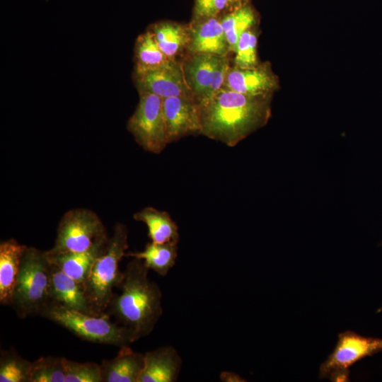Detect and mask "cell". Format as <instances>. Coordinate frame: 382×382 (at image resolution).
I'll return each instance as SVG.
<instances>
[{"mask_svg":"<svg viewBox=\"0 0 382 382\" xmlns=\"http://www.w3.org/2000/svg\"><path fill=\"white\" fill-rule=\"evenodd\" d=\"M271 96H253L223 87L200 107L202 133L234 146L263 127L271 115Z\"/></svg>","mask_w":382,"mask_h":382,"instance_id":"obj_1","label":"cell"},{"mask_svg":"<svg viewBox=\"0 0 382 382\" xmlns=\"http://www.w3.org/2000/svg\"><path fill=\"white\" fill-rule=\"evenodd\" d=\"M382 311V305L381 306L380 308H378V309L376 311L377 313H380Z\"/></svg>","mask_w":382,"mask_h":382,"instance_id":"obj_33","label":"cell"},{"mask_svg":"<svg viewBox=\"0 0 382 382\" xmlns=\"http://www.w3.org/2000/svg\"><path fill=\"white\" fill-rule=\"evenodd\" d=\"M230 69L228 62L225 57H222L216 71L213 81L204 101L199 105L204 106L209 103L217 93L224 87L227 73Z\"/></svg>","mask_w":382,"mask_h":382,"instance_id":"obj_29","label":"cell"},{"mask_svg":"<svg viewBox=\"0 0 382 382\" xmlns=\"http://www.w3.org/2000/svg\"><path fill=\"white\" fill-rule=\"evenodd\" d=\"M50 262L45 251L25 246L11 306L20 318L42 314L50 305Z\"/></svg>","mask_w":382,"mask_h":382,"instance_id":"obj_4","label":"cell"},{"mask_svg":"<svg viewBox=\"0 0 382 382\" xmlns=\"http://www.w3.org/2000/svg\"><path fill=\"white\" fill-rule=\"evenodd\" d=\"M231 5V0H195L194 16L197 20L216 18Z\"/></svg>","mask_w":382,"mask_h":382,"instance_id":"obj_28","label":"cell"},{"mask_svg":"<svg viewBox=\"0 0 382 382\" xmlns=\"http://www.w3.org/2000/svg\"><path fill=\"white\" fill-rule=\"evenodd\" d=\"M105 227L93 211L79 208L66 212L59 221L53 247L48 255L89 250L108 241Z\"/></svg>","mask_w":382,"mask_h":382,"instance_id":"obj_6","label":"cell"},{"mask_svg":"<svg viewBox=\"0 0 382 382\" xmlns=\"http://www.w3.org/2000/svg\"><path fill=\"white\" fill-rule=\"evenodd\" d=\"M32 363L22 357L14 348L0 352L1 382H30Z\"/></svg>","mask_w":382,"mask_h":382,"instance_id":"obj_24","label":"cell"},{"mask_svg":"<svg viewBox=\"0 0 382 382\" xmlns=\"http://www.w3.org/2000/svg\"><path fill=\"white\" fill-rule=\"evenodd\" d=\"M224 87L245 95L263 96H271L279 83L270 64L265 63L248 69L230 68Z\"/></svg>","mask_w":382,"mask_h":382,"instance_id":"obj_11","label":"cell"},{"mask_svg":"<svg viewBox=\"0 0 382 382\" xmlns=\"http://www.w3.org/2000/svg\"><path fill=\"white\" fill-rule=\"evenodd\" d=\"M127 128L146 151L159 154L168 144L163 110V98L149 93H139L138 105Z\"/></svg>","mask_w":382,"mask_h":382,"instance_id":"obj_7","label":"cell"},{"mask_svg":"<svg viewBox=\"0 0 382 382\" xmlns=\"http://www.w3.org/2000/svg\"><path fill=\"white\" fill-rule=\"evenodd\" d=\"M128 231L125 225L117 223L105 250L97 257L83 283L89 304L97 315L105 313L124 278L119 263L128 248Z\"/></svg>","mask_w":382,"mask_h":382,"instance_id":"obj_3","label":"cell"},{"mask_svg":"<svg viewBox=\"0 0 382 382\" xmlns=\"http://www.w3.org/2000/svg\"><path fill=\"white\" fill-rule=\"evenodd\" d=\"M50 273L49 306H59L69 310L97 315L87 299L83 283L68 276L51 262Z\"/></svg>","mask_w":382,"mask_h":382,"instance_id":"obj_12","label":"cell"},{"mask_svg":"<svg viewBox=\"0 0 382 382\" xmlns=\"http://www.w3.org/2000/svg\"><path fill=\"white\" fill-rule=\"evenodd\" d=\"M25 248V245L14 238L0 243V303L2 306H11Z\"/></svg>","mask_w":382,"mask_h":382,"instance_id":"obj_16","label":"cell"},{"mask_svg":"<svg viewBox=\"0 0 382 382\" xmlns=\"http://www.w3.org/2000/svg\"><path fill=\"white\" fill-rule=\"evenodd\" d=\"M246 0H231L232 5H238V6H241L243 4V2H244Z\"/></svg>","mask_w":382,"mask_h":382,"instance_id":"obj_32","label":"cell"},{"mask_svg":"<svg viewBox=\"0 0 382 382\" xmlns=\"http://www.w3.org/2000/svg\"><path fill=\"white\" fill-rule=\"evenodd\" d=\"M183 360L171 345H165L144 354V367L139 382H175Z\"/></svg>","mask_w":382,"mask_h":382,"instance_id":"obj_13","label":"cell"},{"mask_svg":"<svg viewBox=\"0 0 382 382\" xmlns=\"http://www.w3.org/2000/svg\"><path fill=\"white\" fill-rule=\"evenodd\" d=\"M163 110L168 144L187 135L202 133L201 110L193 97L164 98Z\"/></svg>","mask_w":382,"mask_h":382,"instance_id":"obj_9","label":"cell"},{"mask_svg":"<svg viewBox=\"0 0 382 382\" xmlns=\"http://www.w3.org/2000/svg\"><path fill=\"white\" fill-rule=\"evenodd\" d=\"M149 30L161 50L170 59L190 43V36L181 25L160 22L151 25Z\"/></svg>","mask_w":382,"mask_h":382,"instance_id":"obj_22","label":"cell"},{"mask_svg":"<svg viewBox=\"0 0 382 382\" xmlns=\"http://www.w3.org/2000/svg\"><path fill=\"white\" fill-rule=\"evenodd\" d=\"M100 365L103 382H139L144 367V354L132 350L129 345L123 346L115 357L103 360Z\"/></svg>","mask_w":382,"mask_h":382,"instance_id":"obj_14","label":"cell"},{"mask_svg":"<svg viewBox=\"0 0 382 382\" xmlns=\"http://www.w3.org/2000/svg\"><path fill=\"white\" fill-rule=\"evenodd\" d=\"M229 51L235 52L240 37L255 24L256 16L248 5H242L225 16L221 21Z\"/></svg>","mask_w":382,"mask_h":382,"instance_id":"obj_23","label":"cell"},{"mask_svg":"<svg viewBox=\"0 0 382 382\" xmlns=\"http://www.w3.org/2000/svg\"><path fill=\"white\" fill-rule=\"evenodd\" d=\"M40 316L88 342L122 347L138 340L132 330L112 321L106 313L91 315L59 306H50Z\"/></svg>","mask_w":382,"mask_h":382,"instance_id":"obj_5","label":"cell"},{"mask_svg":"<svg viewBox=\"0 0 382 382\" xmlns=\"http://www.w3.org/2000/svg\"><path fill=\"white\" fill-rule=\"evenodd\" d=\"M331 381H349V370L339 371L332 374L329 377Z\"/></svg>","mask_w":382,"mask_h":382,"instance_id":"obj_31","label":"cell"},{"mask_svg":"<svg viewBox=\"0 0 382 382\" xmlns=\"http://www.w3.org/2000/svg\"><path fill=\"white\" fill-rule=\"evenodd\" d=\"M190 50L194 54H210L225 57L228 45L221 24L216 18L204 19L192 30Z\"/></svg>","mask_w":382,"mask_h":382,"instance_id":"obj_17","label":"cell"},{"mask_svg":"<svg viewBox=\"0 0 382 382\" xmlns=\"http://www.w3.org/2000/svg\"><path fill=\"white\" fill-rule=\"evenodd\" d=\"M133 218L146 225L148 236L151 242L178 243L180 234L178 225L168 212L147 207L136 212Z\"/></svg>","mask_w":382,"mask_h":382,"instance_id":"obj_18","label":"cell"},{"mask_svg":"<svg viewBox=\"0 0 382 382\" xmlns=\"http://www.w3.org/2000/svg\"><path fill=\"white\" fill-rule=\"evenodd\" d=\"M379 246H382V241H381V242L379 243Z\"/></svg>","mask_w":382,"mask_h":382,"instance_id":"obj_34","label":"cell"},{"mask_svg":"<svg viewBox=\"0 0 382 382\" xmlns=\"http://www.w3.org/2000/svg\"><path fill=\"white\" fill-rule=\"evenodd\" d=\"M219 379L223 382H246L247 381L240 375L232 371H222Z\"/></svg>","mask_w":382,"mask_h":382,"instance_id":"obj_30","label":"cell"},{"mask_svg":"<svg viewBox=\"0 0 382 382\" xmlns=\"http://www.w3.org/2000/svg\"><path fill=\"white\" fill-rule=\"evenodd\" d=\"M107 243L108 242L84 252L66 253L53 255L45 253V255L51 263L59 267L66 274L84 283L94 262L105 250Z\"/></svg>","mask_w":382,"mask_h":382,"instance_id":"obj_19","label":"cell"},{"mask_svg":"<svg viewBox=\"0 0 382 382\" xmlns=\"http://www.w3.org/2000/svg\"><path fill=\"white\" fill-rule=\"evenodd\" d=\"M221 57L210 54H194L185 64L187 84L199 105L207 96Z\"/></svg>","mask_w":382,"mask_h":382,"instance_id":"obj_15","label":"cell"},{"mask_svg":"<svg viewBox=\"0 0 382 382\" xmlns=\"http://www.w3.org/2000/svg\"><path fill=\"white\" fill-rule=\"evenodd\" d=\"M134 61V71H144L167 65L173 59L161 50L153 33L148 30L136 40Z\"/></svg>","mask_w":382,"mask_h":382,"instance_id":"obj_21","label":"cell"},{"mask_svg":"<svg viewBox=\"0 0 382 382\" xmlns=\"http://www.w3.org/2000/svg\"><path fill=\"white\" fill-rule=\"evenodd\" d=\"M257 35L252 28L241 35L235 51L236 66L248 69L259 64L257 57Z\"/></svg>","mask_w":382,"mask_h":382,"instance_id":"obj_27","label":"cell"},{"mask_svg":"<svg viewBox=\"0 0 382 382\" xmlns=\"http://www.w3.org/2000/svg\"><path fill=\"white\" fill-rule=\"evenodd\" d=\"M126 257L142 260L145 265L165 277L175 265L178 257V244L148 243L144 250L125 253Z\"/></svg>","mask_w":382,"mask_h":382,"instance_id":"obj_20","label":"cell"},{"mask_svg":"<svg viewBox=\"0 0 382 382\" xmlns=\"http://www.w3.org/2000/svg\"><path fill=\"white\" fill-rule=\"evenodd\" d=\"M134 81L139 93H153L163 99L173 96L193 97L181 68L173 61L159 68L134 71Z\"/></svg>","mask_w":382,"mask_h":382,"instance_id":"obj_10","label":"cell"},{"mask_svg":"<svg viewBox=\"0 0 382 382\" xmlns=\"http://www.w3.org/2000/svg\"><path fill=\"white\" fill-rule=\"evenodd\" d=\"M62 357H41L32 363L30 382H65Z\"/></svg>","mask_w":382,"mask_h":382,"instance_id":"obj_25","label":"cell"},{"mask_svg":"<svg viewBox=\"0 0 382 382\" xmlns=\"http://www.w3.org/2000/svg\"><path fill=\"white\" fill-rule=\"evenodd\" d=\"M381 352V338L365 337L352 330L340 332L335 349L320 366L318 377L328 378L336 371L349 370L357 361Z\"/></svg>","mask_w":382,"mask_h":382,"instance_id":"obj_8","label":"cell"},{"mask_svg":"<svg viewBox=\"0 0 382 382\" xmlns=\"http://www.w3.org/2000/svg\"><path fill=\"white\" fill-rule=\"evenodd\" d=\"M149 269L142 260L133 258L126 266L124 278L105 313L132 330L138 340L151 333L163 314L162 293L149 280Z\"/></svg>","mask_w":382,"mask_h":382,"instance_id":"obj_2","label":"cell"},{"mask_svg":"<svg viewBox=\"0 0 382 382\" xmlns=\"http://www.w3.org/2000/svg\"><path fill=\"white\" fill-rule=\"evenodd\" d=\"M65 382H103L100 365L93 361L79 362L64 358Z\"/></svg>","mask_w":382,"mask_h":382,"instance_id":"obj_26","label":"cell"}]
</instances>
